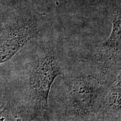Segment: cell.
<instances>
[{"mask_svg": "<svg viewBox=\"0 0 121 121\" xmlns=\"http://www.w3.org/2000/svg\"><path fill=\"white\" fill-rule=\"evenodd\" d=\"M112 29L109 37L96 46L89 60L90 73L103 82L112 84L121 73V11L111 18Z\"/></svg>", "mask_w": 121, "mask_h": 121, "instance_id": "cell-3", "label": "cell"}, {"mask_svg": "<svg viewBox=\"0 0 121 121\" xmlns=\"http://www.w3.org/2000/svg\"><path fill=\"white\" fill-rule=\"evenodd\" d=\"M110 85L88 73H68L54 85L53 100L68 112L88 116L99 112L103 96Z\"/></svg>", "mask_w": 121, "mask_h": 121, "instance_id": "cell-2", "label": "cell"}, {"mask_svg": "<svg viewBox=\"0 0 121 121\" xmlns=\"http://www.w3.org/2000/svg\"><path fill=\"white\" fill-rule=\"evenodd\" d=\"M58 44L48 41L33 51L28 65L27 93L33 108L48 110L49 94L58 76L67 75V58Z\"/></svg>", "mask_w": 121, "mask_h": 121, "instance_id": "cell-1", "label": "cell"}]
</instances>
